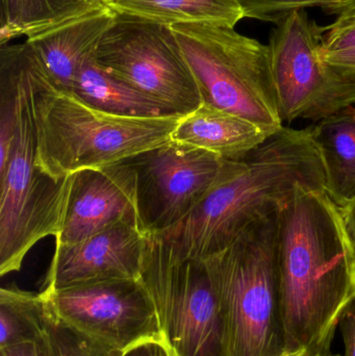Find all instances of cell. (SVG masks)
Instances as JSON below:
<instances>
[{
    "mask_svg": "<svg viewBox=\"0 0 355 356\" xmlns=\"http://www.w3.org/2000/svg\"><path fill=\"white\" fill-rule=\"evenodd\" d=\"M277 263L285 349L329 355L355 298V251L325 191L296 186L277 209Z\"/></svg>",
    "mask_w": 355,
    "mask_h": 356,
    "instance_id": "cell-1",
    "label": "cell"
},
{
    "mask_svg": "<svg viewBox=\"0 0 355 356\" xmlns=\"http://www.w3.org/2000/svg\"><path fill=\"white\" fill-rule=\"evenodd\" d=\"M298 186L325 191L324 168L310 129L283 127L241 160L229 161L208 196L156 236L179 259L204 261L252 222L274 213Z\"/></svg>",
    "mask_w": 355,
    "mask_h": 356,
    "instance_id": "cell-2",
    "label": "cell"
},
{
    "mask_svg": "<svg viewBox=\"0 0 355 356\" xmlns=\"http://www.w3.org/2000/svg\"><path fill=\"white\" fill-rule=\"evenodd\" d=\"M17 76V115L8 161L0 167V274L19 271L28 251L62 229L72 175L48 177L37 167L38 138L33 115L37 92L51 81L27 43L3 44Z\"/></svg>",
    "mask_w": 355,
    "mask_h": 356,
    "instance_id": "cell-3",
    "label": "cell"
},
{
    "mask_svg": "<svg viewBox=\"0 0 355 356\" xmlns=\"http://www.w3.org/2000/svg\"><path fill=\"white\" fill-rule=\"evenodd\" d=\"M218 305L224 356L285 350L277 263V209L204 259Z\"/></svg>",
    "mask_w": 355,
    "mask_h": 356,
    "instance_id": "cell-4",
    "label": "cell"
},
{
    "mask_svg": "<svg viewBox=\"0 0 355 356\" xmlns=\"http://www.w3.org/2000/svg\"><path fill=\"white\" fill-rule=\"evenodd\" d=\"M37 127V167L64 179L77 171L129 160L171 141L181 117H127L88 106L52 81L33 102Z\"/></svg>",
    "mask_w": 355,
    "mask_h": 356,
    "instance_id": "cell-5",
    "label": "cell"
},
{
    "mask_svg": "<svg viewBox=\"0 0 355 356\" xmlns=\"http://www.w3.org/2000/svg\"><path fill=\"white\" fill-rule=\"evenodd\" d=\"M171 29L202 104L247 119L271 135L283 129L268 45L226 25L181 23Z\"/></svg>",
    "mask_w": 355,
    "mask_h": 356,
    "instance_id": "cell-6",
    "label": "cell"
},
{
    "mask_svg": "<svg viewBox=\"0 0 355 356\" xmlns=\"http://www.w3.org/2000/svg\"><path fill=\"white\" fill-rule=\"evenodd\" d=\"M95 60L108 74L185 117L202 104L193 73L171 26L115 13Z\"/></svg>",
    "mask_w": 355,
    "mask_h": 356,
    "instance_id": "cell-7",
    "label": "cell"
},
{
    "mask_svg": "<svg viewBox=\"0 0 355 356\" xmlns=\"http://www.w3.org/2000/svg\"><path fill=\"white\" fill-rule=\"evenodd\" d=\"M324 27L296 10L279 21L269 41L281 120L320 121L355 104V79L323 58Z\"/></svg>",
    "mask_w": 355,
    "mask_h": 356,
    "instance_id": "cell-8",
    "label": "cell"
},
{
    "mask_svg": "<svg viewBox=\"0 0 355 356\" xmlns=\"http://www.w3.org/2000/svg\"><path fill=\"white\" fill-rule=\"evenodd\" d=\"M141 280L177 356H224L218 305L204 261L179 259L158 236L146 234Z\"/></svg>",
    "mask_w": 355,
    "mask_h": 356,
    "instance_id": "cell-9",
    "label": "cell"
},
{
    "mask_svg": "<svg viewBox=\"0 0 355 356\" xmlns=\"http://www.w3.org/2000/svg\"><path fill=\"white\" fill-rule=\"evenodd\" d=\"M40 294L62 321L110 348L124 351L142 341L166 339L141 280L90 282Z\"/></svg>",
    "mask_w": 355,
    "mask_h": 356,
    "instance_id": "cell-10",
    "label": "cell"
},
{
    "mask_svg": "<svg viewBox=\"0 0 355 356\" xmlns=\"http://www.w3.org/2000/svg\"><path fill=\"white\" fill-rule=\"evenodd\" d=\"M137 172L138 211L146 234H158L187 217L222 179L229 160L168 142L129 159Z\"/></svg>",
    "mask_w": 355,
    "mask_h": 356,
    "instance_id": "cell-11",
    "label": "cell"
},
{
    "mask_svg": "<svg viewBox=\"0 0 355 356\" xmlns=\"http://www.w3.org/2000/svg\"><path fill=\"white\" fill-rule=\"evenodd\" d=\"M146 234L121 221L85 240L56 244L43 290L113 280H141Z\"/></svg>",
    "mask_w": 355,
    "mask_h": 356,
    "instance_id": "cell-12",
    "label": "cell"
},
{
    "mask_svg": "<svg viewBox=\"0 0 355 356\" xmlns=\"http://www.w3.org/2000/svg\"><path fill=\"white\" fill-rule=\"evenodd\" d=\"M121 221L140 224L137 172L129 161L77 171L56 244H74Z\"/></svg>",
    "mask_w": 355,
    "mask_h": 356,
    "instance_id": "cell-13",
    "label": "cell"
},
{
    "mask_svg": "<svg viewBox=\"0 0 355 356\" xmlns=\"http://www.w3.org/2000/svg\"><path fill=\"white\" fill-rule=\"evenodd\" d=\"M115 16L114 10L104 4L26 40L56 89L65 93L72 92L81 69L95 58L98 46Z\"/></svg>",
    "mask_w": 355,
    "mask_h": 356,
    "instance_id": "cell-14",
    "label": "cell"
},
{
    "mask_svg": "<svg viewBox=\"0 0 355 356\" xmlns=\"http://www.w3.org/2000/svg\"><path fill=\"white\" fill-rule=\"evenodd\" d=\"M270 136L247 119L201 104L181 117L171 141L206 150L223 160L239 161Z\"/></svg>",
    "mask_w": 355,
    "mask_h": 356,
    "instance_id": "cell-15",
    "label": "cell"
},
{
    "mask_svg": "<svg viewBox=\"0 0 355 356\" xmlns=\"http://www.w3.org/2000/svg\"><path fill=\"white\" fill-rule=\"evenodd\" d=\"M320 154L325 191L342 209L355 199V108L318 121L308 127Z\"/></svg>",
    "mask_w": 355,
    "mask_h": 356,
    "instance_id": "cell-16",
    "label": "cell"
},
{
    "mask_svg": "<svg viewBox=\"0 0 355 356\" xmlns=\"http://www.w3.org/2000/svg\"><path fill=\"white\" fill-rule=\"evenodd\" d=\"M70 94L96 110L119 116H176L162 102L108 74L95 58L81 69Z\"/></svg>",
    "mask_w": 355,
    "mask_h": 356,
    "instance_id": "cell-17",
    "label": "cell"
},
{
    "mask_svg": "<svg viewBox=\"0 0 355 356\" xmlns=\"http://www.w3.org/2000/svg\"><path fill=\"white\" fill-rule=\"evenodd\" d=\"M118 14L133 15L172 26L210 23L235 27L245 18L240 0H104Z\"/></svg>",
    "mask_w": 355,
    "mask_h": 356,
    "instance_id": "cell-18",
    "label": "cell"
},
{
    "mask_svg": "<svg viewBox=\"0 0 355 356\" xmlns=\"http://www.w3.org/2000/svg\"><path fill=\"white\" fill-rule=\"evenodd\" d=\"M102 6L104 0H1L0 45L35 37Z\"/></svg>",
    "mask_w": 355,
    "mask_h": 356,
    "instance_id": "cell-19",
    "label": "cell"
},
{
    "mask_svg": "<svg viewBox=\"0 0 355 356\" xmlns=\"http://www.w3.org/2000/svg\"><path fill=\"white\" fill-rule=\"evenodd\" d=\"M45 302L40 294L0 290V348L39 340L44 334Z\"/></svg>",
    "mask_w": 355,
    "mask_h": 356,
    "instance_id": "cell-20",
    "label": "cell"
},
{
    "mask_svg": "<svg viewBox=\"0 0 355 356\" xmlns=\"http://www.w3.org/2000/svg\"><path fill=\"white\" fill-rule=\"evenodd\" d=\"M44 299V298H43ZM44 334L50 356H121L123 351L110 348L95 339L71 327L60 319L45 300Z\"/></svg>",
    "mask_w": 355,
    "mask_h": 356,
    "instance_id": "cell-21",
    "label": "cell"
},
{
    "mask_svg": "<svg viewBox=\"0 0 355 356\" xmlns=\"http://www.w3.org/2000/svg\"><path fill=\"white\" fill-rule=\"evenodd\" d=\"M245 18L277 24L296 10L321 8L339 16L355 6V0H240Z\"/></svg>",
    "mask_w": 355,
    "mask_h": 356,
    "instance_id": "cell-22",
    "label": "cell"
},
{
    "mask_svg": "<svg viewBox=\"0 0 355 356\" xmlns=\"http://www.w3.org/2000/svg\"><path fill=\"white\" fill-rule=\"evenodd\" d=\"M323 51L355 48V6L338 16L331 26L324 27Z\"/></svg>",
    "mask_w": 355,
    "mask_h": 356,
    "instance_id": "cell-23",
    "label": "cell"
},
{
    "mask_svg": "<svg viewBox=\"0 0 355 356\" xmlns=\"http://www.w3.org/2000/svg\"><path fill=\"white\" fill-rule=\"evenodd\" d=\"M121 356H177L166 339L142 341L123 351Z\"/></svg>",
    "mask_w": 355,
    "mask_h": 356,
    "instance_id": "cell-24",
    "label": "cell"
},
{
    "mask_svg": "<svg viewBox=\"0 0 355 356\" xmlns=\"http://www.w3.org/2000/svg\"><path fill=\"white\" fill-rule=\"evenodd\" d=\"M0 356H50V353L43 334L39 340L0 348Z\"/></svg>",
    "mask_w": 355,
    "mask_h": 356,
    "instance_id": "cell-25",
    "label": "cell"
},
{
    "mask_svg": "<svg viewBox=\"0 0 355 356\" xmlns=\"http://www.w3.org/2000/svg\"><path fill=\"white\" fill-rule=\"evenodd\" d=\"M323 58L331 66L341 71L346 76L355 79V48L338 50V51H323Z\"/></svg>",
    "mask_w": 355,
    "mask_h": 356,
    "instance_id": "cell-26",
    "label": "cell"
},
{
    "mask_svg": "<svg viewBox=\"0 0 355 356\" xmlns=\"http://www.w3.org/2000/svg\"><path fill=\"white\" fill-rule=\"evenodd\" d=\"M340 330L345 349L344 356H355V298L340 322Z\"/></svg>",
    "mask_w": 355,
    "mask_h": 356,
    "instance_id": "cell-27",
    "label": "cell"
},
{
    "mask_svg": "<svg viewBox=\"0 0 355 356\" xmlns=\"http://www.w3.org/2000/svg\"><path fill=\"white\" fill-rule=\"evenodd\" d=\"M340 211H341L346 230H347L348 236H349L355 251V199L345 207L340 209Z\"/></svg>",
    "mask_w": 355,
    "mask_h": 356,
    "instance_id": "cell-28",
    "label": "cell"
},
{
    "mask_svg": "<svg viewBox=\"0 0 355 356\" xmlns=\"http://www.w3.org/2000/svg\"><path fill=\"white\" fill-rule=\"evenodd\" d=\"M310 347H298L295 349H285L277 356H327Z\"/></svg>",
    "mask_w": 355,
    "mask_h": 356,
    "instance_id": "cell-29",
    "label": "cell"
},
{
    "mask_svg": "<svg viewBox=\"0 0 355 356\" xmlns=\"http://www.w3.org/2000/svg\"><path fill=\"white\" fill-rule=\"evenodd\" d=\"M327 356H344V355H331V353H329V355Z\"/></svg>",
    "mask_w": 355,
    "mask_h": 356,
    "instance_id": "cell-30",
    "label": "cell"
},
{
    "mask_svg": "<svg viewBox=\"0 0 355 356\" xmlns=\"http://www.w3.org/2000/svg\"><path fill=\"white\" fill-rule=\"evenodd\" d=\"M354 295H355V274H354Z\"/></svg>",
    "mask_w": 355,
    "mask_h": 356,
    "instance_id": "cell-31",
    "label": "cell"
}]
</instances>
